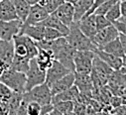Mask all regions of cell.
Returning <instances> with one entry per match:
<instances>
[{"instance_id": "19", "label": "cell", "mask_w": 126, "mask_h": 115, "mask_svg": "<svg viewBox=\"0 0 126 115\" xmlns=\"http://www.w3.org/2000/svg\"><path fill=\"white\" fill-rule=\"evenodd\" d=\"M35 60H36L37 64H38V66L42 70L47 71L52 66L55 58H54L53 52L38 48V53H37V55L35 57Z\"/></svg>"}, {"instance_id": "40", "label": "cell", "mask_w": 126, "mask_h": 115, "mask_svg": "<svg viewBox=\"0 0 126 115\" xmlns=\"http://www.w3.org/2000/svg\"><path fill=\"white\" fill-rule=\"evenodd\" d=\"M118 37H119V40H120V42H121V45H122L124 54L126 55V35H124V34H119Z\"/></svg>"}, {"instance_id": "25", "label": "cell", "mask_w": 126, "mask_h": 115, "mask_svg": "<svg viewBox=\"0 0 126 115\" xmlns=\"http://www.w3.org/2000/svg\"><path fill=\"white\" fill-rule=\"evenodd\" d=\"M10 1L15 8L18 19L23 23L25 21L27 15H28V13H29L31 5L26 1V0H10Z\"/></svg>"}, {"instance_id": "18", "label": "cell", "mask_w": 126, "mask_h": 115, "mask_svg": "<svg viewBox=\"0 0 126 115\" xmlns=\"http://www.w3.org/2000/svg\"><path fill=\"white\" fill-rule=\"evenodd\" d=\"M75 85L80 92H91L93 89V84L90 74L75 72Z\"/></svg>"}, {"instance_id": "29", "label": "cell", "mask_w": 126, "mask_h": 115, "mask_svg": "<svg viewBox=\"0 0 126 115\" xmlns=\"http://www.w3.org/2000/svg\"><path fill=\"white\" fill-rule=\"evenodd\" d=\"M61 37H64V35H63L60 31H58L57 29L45 26V29H44V39L45 40L53 41V40H56V39L61 38Z\"/></svg>"}, {"instance_id": "16", "label": "cell", "mask_w": 126, "mask_h": 115, "mask_svg": "<svg viewBox=\"0 0 126 115\" xmlns=\"http://www.w3.org/2000/svg\"><path fill=\"white\" fill-rule=\"evenodd\" d=\"M94 54H95L100 60H102L106 65H108L113 71H119L122 68V58L114 56L112 54L106 53L102 50L95 49L94 50Z\"/></svg>"}, {"instance_id": "43", "label": "cell", "mask_w": 126, "mask_h": 115, "mask_svg": "<svg viewBox=\"0 0 126 115\" xmlns=\"http://www.w3.org/2000/svg\"><path fill=\"white\" fill-rule=\"evenodd\" d=\"M47 2H48V0H37V3L40 4L41 6H45Z\"/></svg>"}, {"instance_id": "23", "label": "cell", "mask_w": 126, "mask_h": 115, "mask_svg": "<svg viewBox=\"0 0 126 115\" xmlns=\"http://www.w3.org/2000/svg\"><path fill=\"white\" fill-rule=\"evenodd\" d=\"M41 25H44V26H48V27H52V28L57 29L58 31H60L63 35H64V37L68 35L69 30H70V28L68 26H66L64 23H62L54 14H49L48 17L41 23Z\"/></svg>"}, {"instance_id": "20", "label": "cell", "mask_w": 126, "mask_h": 115, "mask_svg": "<svg viewBox=\"0 0 126 115\" xmlns=\"http://www.w3.org/2000/svg\"><path fill=\"white\" fill-rule=\"evenodd\" d=\"M18 19L15 8L10 0H1L0 1V20L11 21Z\"/></svg>"}, {"instance_id": "17", "label": "cell", "mask_w": 126, "mask_h": 115, "mask_svg": "<svg viewBox=\"0 0 126 115\" xmlns=\"http://www.w3.org/2000/svg\"><path fill=\"white\" fill-rule=\"evenodd\" d=\"M44 29H45V26L41 24H37V25L22 24L19 34L27 35L34 41H41V40H44Z\"/></svg>"}, {"instance_id": "41", "label": "cell", "mask_w": 126, "mask_h": 115, "mask_svg": "<svg viewBox=\"0 0 126 115\" xmlns=\"http://www.w3.org/2000/svg\"><path fill=\"white\" fill-rule=\"evenodd\" d=\"M121 16H126V0H119Z\"/></svg>"}, {"instance_id": "46", "label": "cell", "mask_w": 126, "mask_h": 115, "mask_svg": "<svg viewBox=\"0 0 126 115\" xmlns=\"http://www.w3.org/2000/svg\"><path fill=\"white\" fill-rule=\"evenodd\" d=\"M119 21H122V22H125L126 23V16H121L119 19H118Z\"/></svg>"}, {"instance_id": "27", "label": "cell", "mask_w": 126, "mask_h": 115, "mask_svg": "<svg viewBox=\"0 0 126 115\" xmlns=\"http://www.w3.org/2000/svg\"><path fill=\"white\" fill-rule=\"evenodd\" d=\"M54 107L57 108L62 115H68V114H73V109H74V101L71 100H65V101H59L54 104Z\"/></svg>"}, {"instance_id": "2", "label": "cell", "mask_w": 126, "mask_h": 115, "mask_svg": "<svg viewBox=\"0 0 126 115\" xmlns=\"http://www.w3.org/2000/svg\"><path fill=\"white\" fill-rule=\"evenodd\" d=\"M69 28H70L69 33L67 36H65V38L73 48H75L77 51H93L94 52L96 47L94 46V44L89 38H87L80 31L78 21H74Z\"/></svg>"}, {"instance_id": "26", "label": "cell", "mask_w": 126, "mask_h": 115, "mask_svg": "<svg viewBox=\"0 0 126 115\" xmlns=\"http://www.w3.org/2000/svg\"><path fill=\"white\" fill-rule=\"evenodd\" d=\"M29 64H30V59H28L26 57L15 55L13 58V61L10 65V69L25 73L29 69Z\"/></svg>"}, {"instance_id": "8", "label": "cell", "mask_w": 126, "mask_h": 115, "mask_svg": "<svg viewBox=\"0 0 126 115\" xmlns=\"http://www.w3.org/2000/svg\"><path fill=\"white\" fill-rule=\"evenodd\" d=\"M15 56L14 42L12 40L0 39V74L10 69V65Z\"/></svg>"}, {"instance_id": "31", "label": "cell", "mask_w": 126, "mask_h": 115, "mask_svg": "<svg viewBox=\"0 0 126 115\" xmlns=\"http://www.w3.org/2000/svg\"><path fill=\"white\" fill-rule=\"evenodd\" d=\"M41 104L36 101H30L26 105V114L28 115H40Z\"/></svg>"}, {"instance_id": "22", "label": "cell", "mask_w": 126, "mask_h": 115, "mask_svg": "<svg viewBox=\"0 0 126 115\" xmlns=\"http://www.w3.org/2000/svg\"><path fill=\"white\" fill-rule=\"evenodd\" d=\"M93 1L94 0H79V1H77L75 4H73L74 10H75L74 20L79 21L88 12V10L91 8Z\"/></svg>"}, {"instance_id": "33", "label": "cell", "mask_w": 126, "mask_h": 115, "mask_svg": "<svg viewBox=\"0 0 126 115\" xmlns=\"http://www.w3.org/2000/svg\"><path fill=\"white\" fill-rule=\"evenodd\" d=\"M13 91L8 87L6 84H4L3 82L0 81V100H3V99H6L8 98L11 93Z\"/></svg>"}, {"instance_id": "11", "label": "cell", "mask_w": 126, "mask_h": 115, "mask_svg": "<svg viewBox=\"0 0 126 115\" xmlns=\"http://www.w3.org/2000/svg\"><path fill=\"white\" fill-rule=\"evenodd\" d=\"M72 71L66 68L63 64L58 62L57 60H54L52 66L46 71V80L45 82L50 86L52 83L57 81L58 79L62 78L63 76H65L66 74L70 73Z\"/></svg>"}, {"instance_id": "45", "label": "cell", "mask_w": 126, "mask_h": 115, "mask_svg": "<svg viewBox=\"0 0 126 115\" xmlns=\"http://www.w3.org/2000/svg\"><path fill=\"white\" fill-rule=\"evenodd\" d=\"M64 1L69 2V3H72V4H75L77 1H79V0H64Z\"/></svg>"}, {"instance_id": "30", "label": "cell", "mask_w": 126, "mask_h": 115, "mask_svg": "<svg viewBox=\"0 0 126 115\" xmlns=\"http://www.w3.org/2000/svg\"><path fill=\"white\" fill-rule=\"evenodd\" d=\"M94 19H95V26L97 31L100 29H103L109 25H111L112 23L105 17V15H100V14H94Z\"/></svg>"}, {"instance_id": "38", "label": "cell", "mask_w": 126, "mask_h": 115, "mask_svg": "<svg viewBox=\"0 0 126 115\" xmlns=\"http://www.w3.org/2000/svg\"><path fill=\"white\" fill-rule=\"evenodd\" d=\"M105 1H107V0H94L93 1V4H92V6H91V8L88 10V12L84 15V16H86V15H90V14H93V12H94V10H95L100 4H102L103 2H105Z\"/></svg>"}, {"instance_id": "47", "label": "cell", "mask_w": 126, "mask_h": 115, "mask_svg": "<svg viewBox=\"0 0 126 115\" xmlns=\"http://www.w3.org/2000/svg\"><path fill=\"white\" fill-rule=\"evenodd\" d=\"M0 1H1V0H0Z\"/></svg>"}, {"instance_id": "42", "label": "cell", "mask_w": 126, "mask_h": 115, "mask_svg": "<svg viewBox=\"0 0 126 115\" xmlns=\"http://www.w3.org/2000/svg\"><path fill=\"white\" fill-rule=\"evenodd\" d=\"M121 71L126 73V55H124L123 58H122V68H121Z\"/></svg>"}, {"instance_id": "9", "label": "cell", "mask_w": 126, "mask_h": 115, "mask_svg": "<svg viewBox=\"0 0 126 115\" xmlns=\"http://www.w3.org/2000/svg\"><path fill=\"white\" fill-rule=\"evenodd\" d=\"M119 36L118 31L116 30V28L113 26V24L98 30L95 34V36L93 37L92 43L94 44L96 48H100L103 45L107 44L108 42L116 39Z\"/></svg>"}, {"instance_id": "21", "label": "cell", "mask_w": 126, "mask_h": 115, "mask_svg": "<svg viewBox=\"0 0 126 115\" xmlns=\"http://www.w3.org/2000/svg\"><path fill=\"white\" fill-rule=\"evenodd\" d=\"M79 94V90L77 86L74 84L72 87H70L69 89L60 92L56 95L52 96V103L55 104L59 101H65V100H71V101H77L78 97Z\"/></svg>"}, {"instance_id": "5", "label": "cell", "mask_w": 126, "mask_h": 115, "mask_svg": "<svg viewBox=\"0 0 126 115\" xmlns=\"http://www.w3.org/2000/svg\"><path fill=\"white\" fill-rule=\"evenodd\" d=\"M22 100L26 103L30 101H36L41 105L52 103V93L50 90V86L46 82L34 86L33 88L25 91L22 94Z\"/></svg>"}, {"instance_id": "32", "label": "cell", "mask_w": 126, "mask_h": 115, "mask_svg": "<svg viewBox=\"0 0 126 115\" xmlns=\"http://www.w3.org/2000/svg\"><path fill=\"white\" fill-rule=\"evenodd\" d=\"M63 2H64V0H48V2L44 6V8L46 9V11L49 14H52V13H54L58 9V7Z\"/></svg>"}, {"instance_id": "12", "label": "cell", "mask_w": 126, "mask_h": 115, "mask_svg": "<svg viewBox=\"0 0 126 115\" xmlns=\"http://www.w3.org/2000/svg\"><path fill=\"white\" fill-rule=\"evenodd\" d=\"M49 13L46 11L44 6H41L40 4L36 3L30 6L29 13L25 19V21L22 23L23 25H37L41 24L47 17Z\"/></svg>"}, {"instance_id": "39", "label": "cell", "mask_w": 126, "mask_h": 115, "mask_svg": "<svg viewBox=\"0 0 126 115\" xmlns=\"http://www.w3.org/2000/svg\"><path fill=\"white\" fill-rule=\"evenodd\" d=\"M111 113L115 114H121V115H126V104H121L115 108H112Z\"/></svg>"}, {"instance_id": "4", "label": "cell", "mask_w": 126, "mask_h": 115, "mask_svg": "<svg viewBox=\"0 0 126 115\" xmlns=\"http://www.w3.org/2000/svg\"><path fill=\"white\" fill-rule=\"evenodd\" d=\"M0 81L14 92L23 94L26 91V74L24 72L9 69L0 74Z\"/></svg>"}, {"instance_id": "34", "label": "cell", "mask_w": 126, "mask_h": 115, "mask_svg": "<svg viewBox=\"0 0 126 115\" xmlns=\"http://www.w3.org/2000/svg\"><path fill=\"white\" fill-rule=\"evenodd\" d=\"M85 104L79 102V101H74V109H73V114H85Z\"/></svg>"}, {"instance_id": "6", "label": "cell", "mask_w": 126, "mask_h": 115, "mask_svg": "<svg viewBox=\"0 0 126 115\" xmlns=\"http://www.w3.org/2000/svg\"><path fill=\"white\" fill-rule=\"evenodd\" d=\"M25 74H26V91L30 90L36 85L44 83L46 80V71L42 70L38 66L35 58L30 60L29 69L25 72Z\"/></svg>"}, {"instance_id": "15", "label": "cell", "mask_w": 126, "mask_h": 115, "mask_svg": "<svg viewBox=\"0 0 126 115\" xmlns=\"http://www.w3.org/2000/svg\"><path fill=\"white\" fill-rule=\"evenodd\" d=\"M79 22V27L80 31L91 41L93 40V37L95 36L97 29L95 26V19H94V14L83 16Z\"/></svg>"}, {"instance_id": "28", "label": "cell", "mask_w": 126, "mask_h": 115, "mask_svg": "<svg viewBox=\"0 0 126 115\" xmlns=\"http://www.w3.org/2000/svg\"><path fill=\"white\" fill-rule=\"evenodd\" d=\"M105 17H106L111 23H113L114 21L118 20V19L121 17V10H120L119 1H117L115 4H113V5L108 9V11L105 13Z\"/></svg>"}, {"instance_id": "24", "label": "cell", "mask_w": 126, "mask_h": 115, "mask_svg": "<svg viewBox=\"0 0 126 115\" xmlns=\"http://www.w3.org/2000/svg\"><path fill=\"white\" fill-rule=\"evenodd\" d=\"M97 49L102 50V51H104L106 53L112 54L114 56L120 57V58H123V56L125 55L124 54V51H123V48H122V45H121V42L119 40V37H117L116 39L108 42L107 44H105L102 47L97 48Z\"/></svg>"}, {"instance_id": "35", "label": "cell", "mask_w": 126, "mask_h": 115, "mask_svg": "<svg viewBox=\"0 0 126 115\" xmlns=\"http://www.w3.org/2000/svg\"><path fill=\"white\" fill-rule=\"evenodd\" d=\"M112 24H113V26L116 28V30L118 31L119 34H124V35H126V23H125V22L116 20V21H114Z\"/></svg>"}, {"instance_id": "14", "label": "cell", "mask_w": 126, "mask_h": 115, "mask_svg": "<svg viewBox=\"0 0 126 115\" xmlns=\"http://www.w3.org/2000/svg\"><path fill=\"white\" fill-rule=\"evenodd\" d=\"M74 84H75V72H71L70 73L66 74L65 76H63L62 78L58 79L57 81H55L50 85L52 96L69 89Z\"/></svg>"}, {"instance_id": "7", "label": "cell", "mask_w": 126, "mask_h": 115, "mask_svg": "<svg viewBox=\"0 0 126 115\" xmlns=\"http://www.w3.org/2000/svg\"><path fill=\"white\" fill-rule=\"evenodd\" d=\"M93 58V51H77L74 58L75 72L90 74L92 70Z\"/></svg>"}, {"instance_id": "1", "label": "cell", "mask_w": 126, "mask_h": 115, "mask_svg": "<svg viewBox=\"0 0 126 115\" xmlns=\"http://www.w3.org/2000/svg\"><path fill=\"white\" fill-rule=\"evenodd\" d=\"M51 51L53 52L55 60L63 64L72 72H75L74 58L77 50L68 43L65 37H61L56 40H53Z\"/></svg>"}, {"instance_id": "10", "label": "cell", "mask_w": 126, "mask_h": 115, "mask_svg": "<svg viewBox=\"0 0 126 115\" xmlns=\"http://www.w3.org/2000/svg\"><path fill=\"white\" fill-rule=\"evenodd\" d=\"M22 26V22L19 19L4 21L0 20V39L1 40H12L13 37L19 34Z\"/></svg>"}, {"instance_id": "36", "label": "cell", "mask_w": 126, "mask_h": 115, "mask_svg": "<svg viewBox=\"0 0 126 115\" xmlns=\"http://www.w3.org/2000/svg\"><path fill=\"white\" fill-rule=\"evenodd\" d=\"M54 108V104L53 103H49V104H45L41 106V111H40V115H50L51 111Z\"/></svg>"}, {"instance_id": "37", "label": "cell", "mask_w": 126, "mask_h": 115, "mask_svg": "<svg viewBox=\"0 0 126 115\" xmlns=\"http://www.w3.org/2000/svg\"><path fill=\"white\" fill-rule=\"evenodd\" d=\"M109 104H110L113 108H115V107H117V106L121 105V104H122L121 97H120V96H118V95L111 96V97L109 98Z\"/></svg>"}, {"instance_id": "13", "label": "cell", "mask_w": 126, "mask_h": 115, "mask_svg": "<svg viewBox=\"0 0 126 115\" xmlns=\"http://www.w3.org/2000/svg\"><path fill=\"white\" fill-rule=\"evenodd\" d=\"M52 14H54L62 23H64L68 27H70V25L75 21L74 20V14H75L74 5L66 1L63 2L58 7V9Z\"/></svg>"}, {"instance_id": "44", "label": "cell", "mask_w": 126, "mask_h": 115, "mask_svg": "<svg viewBox=\"0 0 126 115\" xmlns=\"http://www.w3.org/2000/svg\"><path fill=\"white\" fill-rule=\"evenodd\" d=\"M26 1H27L30 5H33V4H36V3H37V0H26Z\"/></svg>"}, {"instance_id": "3", "label": "cell", "mask_w": 126, "mask_h": 115, "mask_svg": "<svg viewBox=\"0 0 126 115\" xmlns=\"http://www.w3.org/2000/svg\"><path fill=\"white\" fill-rule=\"evenodd\" d=\"M15 55L33 59L38 53V47L36 42L24 34H17L13 37Z\"/></svg>"}]
</instances>
